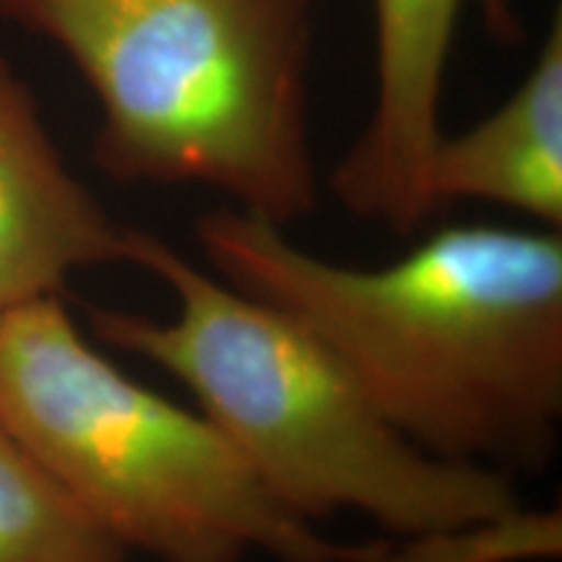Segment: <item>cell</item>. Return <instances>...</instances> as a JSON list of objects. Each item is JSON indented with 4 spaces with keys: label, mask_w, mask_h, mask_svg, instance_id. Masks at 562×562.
I'll use <instances>...</instances> for the list:
<instances>
[{
    "label": "cell",
    "mask_w": 562,
    "mask_h": 562,
    "mask_svg": "<svg viewBox=\"0 0 562 562\" xmlns=\"http://www.w3.org/2000/svg\"><path fill=\"white\" fill-rule=\"evenodd\" d=\"M0 419V562H125Z\"/></svg>",
    "instance_id": "8"
},
{
    "label": "cell",
    "mask_w": 562,
    "mask_h": 562,
    "mask_svg": "<svg viewBox=\"0 0 562 562\" xmlns=\"http://www.w3.org/2000/svg\"><path fill=\"white\" fill-rule=\"evenodd\" d=\"M125 263L175 300L170 321L89 307L91 331L186 385L271 497L305 521L357 513L391 537L521 505L510 474L438 459L406 440L339 357L281 307L250 297L146 229Z\"/></svg>",
    "instance_id": "2"
},
{
    "label": "cell",
    "mask_w": 562,
    "mask_h": 562,
    "mask_svg": "<svg viewBox=\"0 0 562 562\" xmlns=\"http://www.w3.org/2000/svg\"><path fill=\"white\" fill-rule=\"evenodd\" d=\"M469 3L497 45H521L516 0H372L375 100L360 136L328 175V191L347 214L393 235H414L438 211L430 161L446 133L442 89Z\"/></svg>",
    "instance_id": "5"
},
{
    "label": "cell",
    "mask_w": 562,
    "mask_h": 562,
    "mask_svg": "<svg viewBox=\"0 0 562 562\" xmlns=\"http://www.w3.org/2000/svg\"><path fill=\"white\" fill-rule=\"evenodd\" d=\"M193 235L209 271L311 328L422 451L503 474L552 463L560 229L451 224L378 269L321 258L227 203L201 214Z\"/></svg>",
    "instance_id": "1"
},
{
    "label": "cell",
    "mask_w": 562,
    "mask_h": 562,
    "mask_svg": "<svg viewBox=\"0 0 562 562\" xmlns=\"http://www.w3.org/2000/svg\"><path fill=\"white\" fill-rule=\"evenodd\" d=\"M125 235L68 170L30 87L0 55V313L60 297L81 269L125 263Z\"/></svg>",
    "instance_id": "6"
},
{
    "label": "cell",
    "mask_w": 562,
    "mask_h": 562,
    "mask_svg": "<svg viewBox=\"0 0 562 562\" xmlns=\"http://www.w3.org/2000/svg\"><path fill=\"white\" fill-rule=\"evenodd\" d=\"M0 419L125 552L159 562H368L286 510L201 412L83 339L60 297L0 313Z\"/></svg>",
    "instance_id": "4"
},
{
    "label": "cell",
    "mask_w": 562,
    "mask_h": 562,
    "mask_svg": "<svg viewBox=\"0 0 562 562\" xmlns=\"http://www.w3.org/2000/svg\"><path fill=\"white\" fill-rule=\"evenodd\" d=\"M435 206L480 201L562 227V19L516 91L472 128L442 133L430 161Z\"/></svg>",
    "instance_id": "7"
},
{
    "label": "cell",
    "mask_w": 562,
    "mask_h": 562,
    "mask_svg": "<svg viewBox=\"0 0 562 562\" xmlns=\"http://www.w3.org/2000/svg\"><path fill=\"white\" fill-rule=\"evenodd\" d=\"M562 550L560 508H516L446 529L378 542L368 562H529Z\"/></svg>",
    "instance_id": "9"
},
{
    "label": "cell",
    "mask_w": 562,
    "mask_h": 562,
    "mask_svg": "<svg viewBox=\"0 0 562 562\" xmlns=\"http://www.w3.org/2000/svg\"><path fill=\"white\" fill-rule=\"evenodd\" d=\"M318 0H0L100 102L94 161L123 186H201L290 227L318 209Z\"/></svg>",
    "instance_id": "3"
}]
</instances>
